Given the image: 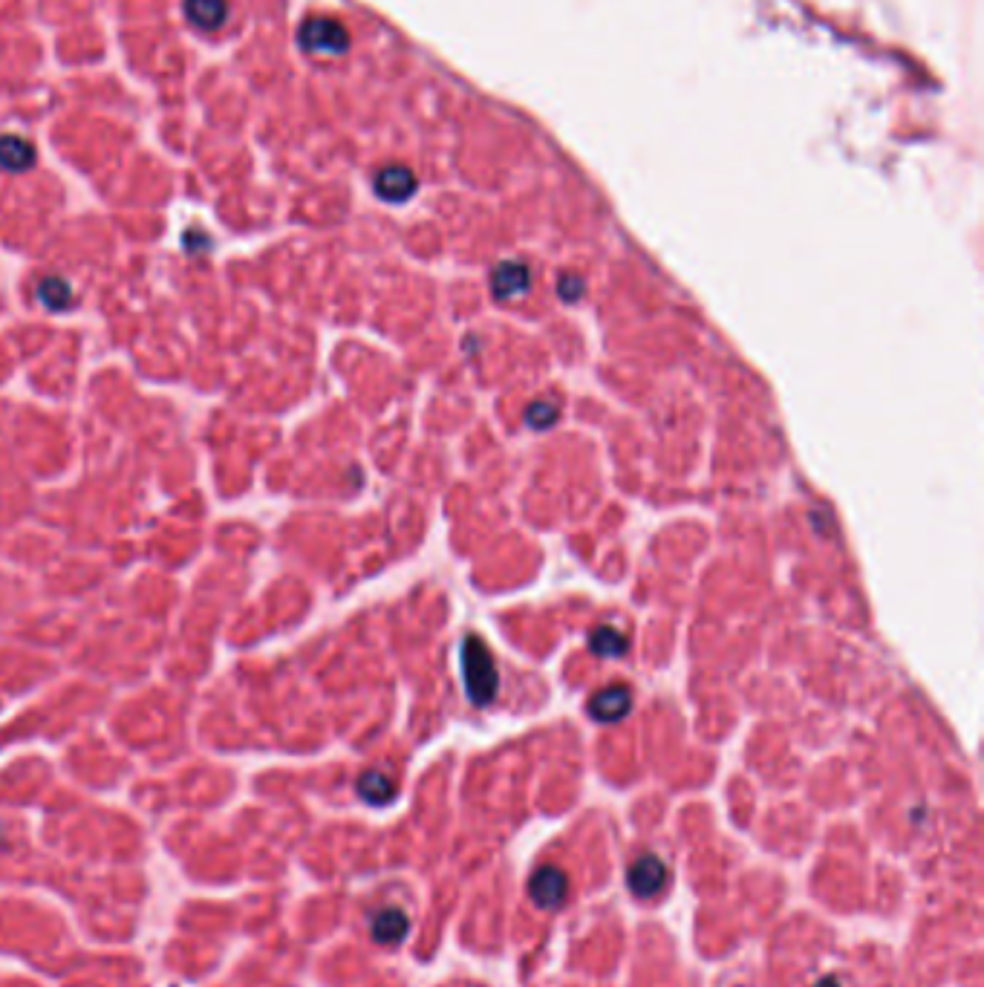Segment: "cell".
I'll return each mask as SVG.
<instances>
[{"label":"cell","mask_w":984,"mask_h":987,"mask_svg":"<svg viewBox=\"0 0 984 987\" xmlns=\"http://www.w3.org/2000/svg\"><path fill=\"white\" fill-rule=\"evenodd\" d=\"M566 892H569V878L557 866H543V869H537L531 875L529 895L540 910H555V907H560L566 901Z\"/></svg>","instance_id":"7a4b0ae2"},{"label":"cell","mask_w":984,"mask_h":987,"mask_svg":"<svg viewBox=\"0 0 984 987\" xmlns=\"http://www.w3.org/2000/svg\"><path fill=\"white\" fill-rule=\"evenodd\" d=\"M226 0H185V15L200 29H217L226 21Z\"/></svg>","instance_id":"8fae6325"},{"label":"cell","mask_w":984,"mask_h":987,"mask_svg":"<svg viewBox=\"0 0 984 987\" xmlns=\"http://www.w3.org/2000/svg\"><path fill=\"white\" fill-rule=\"evenodd\" d=\"M376 191H379L381 200L402 203V200H407L416 191V179H413L410 171H404V168H387L376 179Z\"/></svg>","instance_id":"9c48e42d"},{"label":"cell","mask_w":984,"mask_h":987,"mask_svg":"<svg viewBox=\"0 0 984 987\" xmlns=\"http://www.w3.org/2000/svg\"><path fill=\"white\" fill-rule=\"evenodd\" d=\"M814 987H840V985H837V979H834V976H826L823 982H817Z\"/></svg>","instance_id":"2e32d148"},{"label":"cell","mask_w":984,"mask_h":987,"mask_svg":"<svg viewBox=\"0 0 984 987\" xmlns=\"http://www.w3.org/2000/svg\"><path fill=\"white\" fill-rule=\"evenodd\" d=\"M667 881V866L656 855H641L627 869V886L635 898H653Z\"/></svg>","instance_id":"3957f363"},{"label":"cell","mask_w":984,"mask_h":987,"mask_svg":"<svg viewBox=\"0 0 984 987\" xmlns=\"http://www.w3.org/2000/svg\"><path fill=\"white\" fill-rule=\"evenodd\" d=\"M557 416H560V410H557L552 402H534V405L526 410V422H529L534 431H546V428H552L557 422Z\"/></svg>","instance_id":"5bb4252c"},{"label":"cell","mask_w":984,"mask_h":987,"mask_svg":"<svg viewBox=\"0 0 984 987\" xmlns=\"http://www.w3.org/2000/svg\"><path fill=\"white\" fill-rule=\"evenodd\" d=\"M491 286H494V295L497 298H517L529 289V269L520 266V263H503L494 278H491Z\"/></svg>","instance_id":"30bf717a"},{"label":"cell","mask_w":984,"mask_h":987,"mask_svg":"<svg viewBox=\"0 0 984 987\" xmlns=\"http://www.w3.org/2000/svg\"><path fill=\"white\" fill-rule=\"evenodd\" d=\"M355 788H358V797L370 806H387L396 797V783L384 771H364Z\"/></svg>","instance_id":"ba28073f"},{"label":"cell","mask_w":984,"mask_h":987,"mask_svg":"<svg viewBox=\"0 0 984 987\" xmlns=\"http://www.w3.org/2000/svg\"><path fill=\"white\" fill-rule=\"evenodd\" d=\"M583 292V280L581 278H560V298L563 301H578Z\"/></svg>","instance_id":"9a60e30c"},{"label":"cell","mask_w":984,"mask_h":987,"mask_svg":"<svg viewBox=\"0 0 984 987\" xmlns=\"http://www.w3.org/2000/svg\"><path fill=\"white\" fill-rule=\"evenodd\" d=\"M303 47L309 52H321V55H335V52L347 50V29L335 21H306L301 29Z\"/></svg>","instance_id":"277c9868"},{"label":"cell","mask_w":984,"mask_h":987,"mask_svg":"<svg viewBox=\"0 0 984 987\" xmlns=\"http://www.w3.org/2000/svg\"><path fill=\"white\" fill-rule=\"evenodd\" d=\"M410 930V918L399 907H381L370 918V933L379 944H399Z\"/></svg>","instance_id":"8992f818"},{"label":"cell","mask_w":984,"mask_h":987,"mask_svg":"<svg viewBox=\"0 0 984 987\" xmlns=\"http://www.w3.org/2000/svg\"><path fill=\"white\" fill-rule=\"evenodd\" d=\"M35 162V148L18 139V136H3L0 139V165L6 171H26Z\"/></svg>","instance_id":"7c38bea8"},{"label":"cell","mask_w":984,"mask_h":987,"mask_svg":"<svg viewBox=\"0 0 984 987\" xmlns=\"http://www.w3.org/2000/svg\"><path fill=\"white\" fill-rule=\"evenodd\" d=\"M632 708V693L624 687V684H612V687H604L592 696L589 702V716L598 719V722H618L624 719Z\"/></svg>","instance_id":"5b68a950"},{"label":"cell","mask_w":984,"mask_h":987,"mask_svg":"<svg viewBox=\"0 0 984 987\" xmlns=\"http://www.w3.org/2000/svg\"><path fill=\"white\" fill-rule=\"evenodd\" d=\"M462 673H465V690L474 705H488L497 693V667L491 650L477 635H468L462 644Z\"/></svg>","instance_id":"6da1fadb"},{"label":"cell","mask_w":984,"mask_h":987,"mask_svg":"<svg viewBox=\"0 0 984 987\" xmlns=\"http://www.w3.org/2000/svg\"><path fill=\"white\" fill-rule=\"evenodd\" d=\"M589 647H592V653H595V656H601V658L621 656V653L627 650V638L618 633L615 627H601V630H595V633H592V638H589Z\"/></svg>","instance_id":"4fadbf2b"},{"label":"cell","mask_w":984,"mask_h":987,"mask_svg":"<svg viewBox=\"0 0 984 987\" xmlns=\"http://www.w3.org/2000/svg\"><path fill=\"white\" fill-rule=\"evenodd\" d=\"M35 298L47 306V309H52V312H64V309H70V306L76 304V295H73L70 280H64L61 275H47V278L38 280Z\"/></svg>","instance_id":"52a82bcc"}]
</instances>
